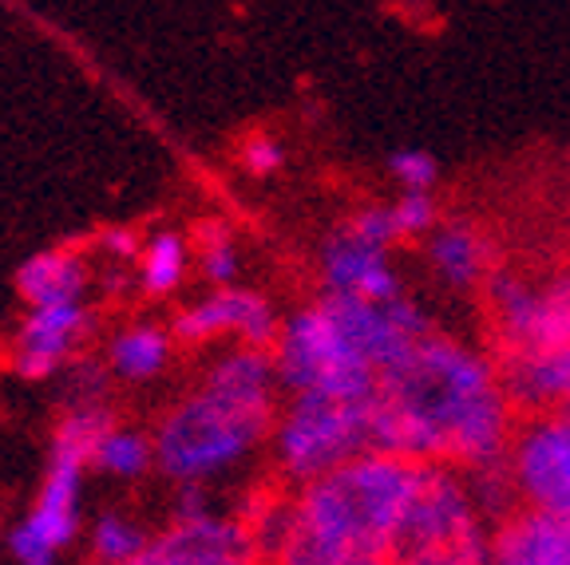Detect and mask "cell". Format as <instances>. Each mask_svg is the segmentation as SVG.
<instances>
[{
    "label": "cell",
    "instance_id": "2e32d148",
    "mask_svg": "<svg viewBox=\"0 0 570 565\" xmlns=\"http://www.w3.org/2000/svg\"><path fill=\"white\" fill-rule=\"evenodd\" d=\"M503 388L519 412H554L570 404V345L503 356Z\"/></svg>",
    "mask_w": 570,
    "mask_h": 565
},
{
    "label": "cell",
    "instance_id": "e0dca14e",
    "mask_svg": "<svg viewBox=\"0 0 570 565\" xmlns=\"http://www.w3.org/2000/svg\"><path fill=\"white\" fill-rule=\"evenodd\" d=\"M83 285H88V269H83L80 257L63 254V249H45L17 269V293L28 305L80 300Z\"/></svg>",
    "mask_w": 570,
    "mask_h": 565
},
{
    "label": "cell",
    "instance_id": "277c9868",
    "mask_svg": "<svg viewBox=\"0 0 570 565\" xmlns=\"http://www.w3.org/2000/svg\"><path fill=\"white\" fill-rule=\"evenodd\" d=\"M274 364L277 380L289 396L321 391L337 399H368L381 388V371L368 360L353 328L345 325L330 293H321L313 305L282 320V333L274 340Z\"/></svg>",
    "mask_w": 570,
    "mask_h": 565
},
{
    "label": "cell",
    "instance_id": "4fadbf2b",
    "mask_svg": "<svg viewBox=\"0 0 570 565\" xmlns=\"http://www.w3.org/2000/svg\"><path fill=\"white\" fill-rule=\"evenodd\" d=\"M424 257L452 293L483 289L499 266L495 241L468 218H440L436 230L424 238Z\"/></svg>",
    "mask_w": 570,
    "mask_h": 565
},
{
    "label": "cell",
    "instance_id": "7a4b0ae2",
    "mask_svg": "<svg viewBox=\"0 0 570 565\" xmlns=\"http://www.w3.org/2000/svg\"><path fill=\"white\" fill-rule=\"evenodd\" d=\"M424 463L396 450H361L341 467L302 483L297 534L285 562L376 565L396 562Z\"/></svg>",
    "mask_w": 570,
    "mask_h": 565
},
{
    "label": "cell",
    "instance_id": "6da1fadb",
    "mask_svg": "<svg viewBox=\"0 0 570 565\" xmlns=\"http://www.w3.org/2000/svg\"><path fill=\"white\" fill-rule=\"evenodd\" d=\"M503 368L455 336L432 333L381 376L373 399V447L463 470L499 467L511 450Z\"/></svg>",
    "mask_w": 570,
    "mask_h": 565
},
{
    "label": "cell",
    "instance_id": "52a82bcc",
    "mask_svg": "<svg viewBox=\"0 0 570 565\" xmlns=\"http://www.w3.org/2000/svg\"><path fill=\"white\" fill-rule=\"evenodd\" d=\"M373 399H337L302 391L274 424L277 463L289 478L309 483L373 447Z\"/></svg>",
    "mask_w": 570,
    "mask_h": 565
},
{
    "label": "cell",
    "instance_id": "cb8c5ba5",
    "mask_svg": "<svg viewBox=\"0 0 570 565\" xmlns=\"http://www.w3.org/2000/svg\"><path fill=\"white\" fill-rule=\"evenodd\" d=\"M389 175L401 190H436L440 159L424 147H401L389 155Z\"/></svg>",
    "mask_w": 570,
    "mask_h": 565
},
{
    "label": "cell",
    "instance_id": "5b68a950",
    "mask_svg": "<svg viewBox=\"0 0 570 565\" xmlns=\"http://www.w3.org/2000/svg\"><path fill=\"white\" fill-rule=\"evenodd\" d=\"M396 562H495V522L480 506L475 486L463 467H455V463H424V478H420L416 503H412Z\"/></svg>",
    "mask_w": 570,
    "mask_h": 565
},
{
    "label": "cell",
    "instance_id": "8992f818",
    "mask_svg": "<svg viewBox=\"0 0 570 565\" xmlns=\"http://www.w3.org/2000/svg\"><path fill=\"white\" fill-rule=\"evenodd\" d=\"M107 432H111V419H107L104 407L91 404H80L60 424L36 511L4 538V546H9V554L17 562L48 565L76 538V531H80V478Z\"/></svg>",
    "mask_w": 570,
    "mask_h": 565
},
{
    "label": "cell",
    "instance_id": "ac0fdd59",
    "mask_svg": "<svg viewBox=\"0 0 570 565\" xmlns=\"http://www.w3.org/2000/svg\"><path fill=\"white\" fill-rule=\"evenodd\" d=\"M167 353H170V340L163 328L135 325L116 336V345H111V368H116V376H124V380H151L155 371H163V364H167Z\"/></svg>",
    "mask_w": 570,
    "mask_h": 565
},
{
    "label": "cell",
    "instance_id": "7402d4cb",
    "mask_svg": "<svg viewBox=\"0 0 570 565\" xmlns=\"http://www.w3.org/2000/svg\"><path fill=\"white\" fill-rule=\"evenodd\" d=\"M147 542L151 538L119 514H99L96 531H91V549H96L99 562H139Z\"/></svg>",
    "mask_w": 570,
    "mask_h": 565
},
{
    "label": "cell",
    "instance_id": "3957f363",
    "mask_svg": "<svg viewBox=\"0 0 570 565\" xmlns=\"http://www.w3.org/2000/svg\"><path fill=\"white\" fill-rule=\"evenodd\" d=\"M274 432V399L206 384L155 435V463L175 483H203L234 467Z\"/></svg>",
    "mask_w": 570,
    "mask_h": 565
},
{
    "label": "cell",
    "instance_id": "603a6c76",
    "mask_svg": "<svg viewBox=\"0 0 570 565\" xmlns=\"http://www.w3.org/2000/svg\"><path fill=\"white\" fill-rule=\"evenodd\" d=\"M198 246H203V274L210 285H234L238 281V249H234L230 234L223 221H203L198 230Z\"/></svg>",
    "mask_w": 570,
    "mask_h": 565
},
{
    "label": "cell",
    "instance_id": "44dd1931",
    "mask_svg": "<svg viewBox=\"0 0 570 565\" xmlns=\"http://www.w3.org/2000/svg\"><path fill=\"white\" fill-rule=\"evenodd\" d=\"M392 226H396V238L401 241H424L428 234L436 230L444 210H440L436 195L432 190H401L396 202H389Z\"/></svg>",
    "mask_w": 570,
    "mask_h": 565
},
{
    "label": "cell",
    "instance_id": "9a60e30c",
    "mask_svg": "<svg viewBox=\"0 0 570 565\" xmlns=\"http://www.w3.org/2000/svg\"><path fill=\"white\" fill-rule=\"evenodd\" d=\"M495 562L508 565H570V518L519 503L495 522Z\"/></svg>",
    "mask_w": 570,
    "mask_h": 565
},
{
    "label": "cell",
    "instance_id": "30bf717a",
    "mask_svg": "<svg viewBox=\"0 0 570 565\" xmlns=\"http://www.w3.org/2000/svg\"><path fill=\"white\" fill-rule=\"evenodd\" d=\"M258 554L254 531L238 518H214L210 511L178 518L167 534L147 542L139 565H234Z\"/></svg>",
    "mask_w": 570,
    "mask_h": 565
},
{
    "label": "cell",
    "instance_id": "8fae6325",
    "mask_svg": "<svg viewBox=\"0 0 570 565\" xmlns=\"http://www.w3.org/2000/svg\"><path fill=\"white\" fill-rule=\"evenodd\" d=\"M223 333H234L242 345L274 348L282 320H277L274 305L262 293L234 289V285H218V293L198 300L195 309H187L175 320V336L190 340V345H203V340H214Z\"/></svg>",
    "mask_w": 570,
    "mask_h": 565
},
{
    "label": "cell",
    "instance_id": "d4e9b609",
    "mask_svg": "<svg viewBox=\"0 0 570 565\" xmlns=\"http://www.w3.org/2000/svg\"><path fill=\"white\" fill-rule=\"evenodd\" d=\"M348 230L361 234V238L376 241V246H401V238H396V226H392V210L389 202H376V206H361V210L353 214V218L345 221Z\"/></svg>",
    "mask_w": 570,
    "mask_h": 565
},
{
    "label": "cell",
    "instance_id": "d6986e66",
    "mask_svg": "<svg viewBox=\"0 0 570 565\" xmlns=\"http://www.w3.org/2000/svg\"><path fill=\"white\" fill-rule=\"evenodd\" d=\"M187 241L178 238V234L163 230L155 234L151 241H147V249H142L139 257V277H142V289L155 293V297H167V293H175L178 285H183V277H187Z\"/></svg>",
    "mask_w": 570,
    "mask_h": 565
},
{
    "label": "cell",
    "instance_id": "5bb4252c",
    "mask_svg": "<svg viewBox=\"0 0 570 565\" xmlns=\"http://www.w3.org/2000/svg\"><path fill=\"white\" fill-rule=\"evenodd\" d=\"M80 300H60V305H32L28 320L17 336V371L24 380H48L56 376L68 356L71 340L83 333Z\"/></svg>",
    "mask_w": 570,
    "mask_h": 565
},
{
    "label": "cell",
    "instance_id": "83f0119b",
    "mask_svg": "<svg viewBox=\"0 0 570 565\" xmlns=\"http://www.w3.org/2000/svg\"><path fill=\"white\" fill-rule=\"evenodd\" d=\"M104 249H107V254H111V257H119V261H127V257L139 254V246H135V238H131V234H124V230L104 234Z\"/></svg>",
    "mask_w": 570,
    "mask_h": 565
},
{
    "label": "cell",
    "instance_id": "484cf974",
    "mask_svg": "<svg viewBox=\"0 0 570 565\" xmlns=\"http://www.w3.org/2000/svg\"><path fill=\"white\" fill-rule=\"evenodd\" d=\"M285 167V147L269 135H254V139L242 147V170L254 178H269Z\"/></svg>",
    "mask_w": 570,
    "mask_h": 565
},
{
    "label": "cell",
    "instance_id": "ffe728a7",
    "mask_svg": "<svg viewBox=\"0 0 570 565\" xmlns=\"http://www.w3.org/2000/svg\"><path fill=\"white\" fill-rule=\"evenodd\" d=\"M91 463H96L99 470H107V475L139 478L142 470L151 467V443L135 432H116V427H111V432L99 439Z\"/></svg>",
    "mask_w": 570,
    "mask_h": 565
},
{
    "label": "cell",
    "instance_id": "9c48e42d",
    "mask_svg": "<svg viewBox=\"0 0 570 565\" xmlns=\"http://www.w3.org/2000/svg\"><path fill=\"white\" fill-rule=\"evenodd\" d=\"M508 470L519 503L570 518V412H531L511 435Z\"/></svg>",
    "mask_w": 570,
    "mask_h": 565
},
{
    "label": "cell",
    "instance_id": "7c38bea8",
    "mask_svg": "<svg viewBox=\"0 0 570 565\" xmlns=\"http://www.w3.org/2000/svg\"><path fill=\"white\" fill-rule=\"evenodd\" d=\"M321 285L325 293L365 300H392L404 293L401 269L392 266V249L361 238L348 226L330 234L321 246Z\"/></svg>",
    "mask_w": 570,
    "mask_h": 565
},
{
    "label": "cell",
    "instance_id": "f1b7e54d",
    "mask_svg": "<svg viewBox=\"0 0 570 565\" xmlns=\"http://www.w3.org/2000/svg\"><path fill=\"white\" fill-rule=\"evenodd\" d=\"M562 412H570V404H567V407H562Z\"/></svg>",
    "mask_w": 570,
    "mask_h": 565
},
{
    "label": "cell",
    "instance_id": "ba28073f",
    "mask_svg": "<svg viewBox=\"0 0 570 565\" xmlns=\"http://www.w3.org/2000/svg\"><path fill=\"white\" fill-rule=\"evenodd\" d=\"M483 297H488L503 356L570 345V274L527 281L495 266V274L483 285Z\"/></svg>",
    "mask_w": 570,
    "mask_h": 565
},
{
    "label": "cell",
    "instance_id": "4316f807",
    "mask_svg": "<svg viewBox=\"0 0 570 565\" xmlns=\"http://www.w3.org/2000/svg\"><path fill=\"white\" fill-rule=\"evenodd\" d=\"M178 518H195V514H206V490L203 483H178Z\"/></svg>",
    "mask_w": 570,
    "mask_h": 565
}]
</instances>
